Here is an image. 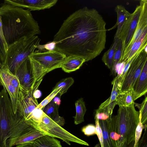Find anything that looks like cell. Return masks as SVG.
Returning <instances> with one entry per match:
<instances>
[{
	"mask_svg": "<svg viewBox=\"0 0 147 147\" xmlns=\"http://www.w3.org/2000/svg\"><path fill=\"white\" fill-rule=\"evenodd\" d=\"M40 41L35 35L23 38L10 45L6 52L3 65L7 66L15 75L22 62L35 51Z\"/></svg>",
	"mask_w": 147,
	"mask_h": 147,
	"instance_id": "4",
	"label": "cell"
},
{
	"mask_svg": "<svg viewBox=\"0 0 147 147\" xmlns=\"http://www.w3.org/2000/svg\"><path fill=\"white\" fill-rule=\"evenodd\" d=\"M67 56L56 50L35 51L29 56L36 81L42 80L47 73L61 67Z\"/></svg>",
	"mask_w": 147,
	"mask_h": 147,
	"instance_id": "5",
	"label": "cell"
},
{
	"mask_svg": "<svg viewBox=\"0 0 147 147\" xmlns=\"http://www.w3.org/2000/svg\"><path fill=\"white\" fill-rule=\"evenodd\" d=\"M132 90L134 101L146 94L147 61L145 62L141 72L134 83Z\"/></svg>",
	"mask_w": 147,
	"mask_h": 147,
	"instance_id": "15",
	"label": "cell"
},
{
	"mask_svg": "<svg viewBox=\"0 0 147 147\" xmlns=\"http://www.w3.org/2000/svg\"><path fill=\"white\" fill-rule=\"evenodd\" d=\"M146 61L147 52L144 49L134 59L123 79L118 84V93L132 88Z\"/></svg>",
	"mask_w": 147,
	"mask_h": 147,
	"instance_id": "8",
	"label": "cell"
},
{
	"mask_svg": "<svg viewBox=\"0 0 147 147\" xmlns=\"http://www.w3.org/2000/svg\"><path fill=\"white\" fill-rule=\"evenodd\" d=\"M42 80L36 82L30 91H24L19 88L17 111L26 122L39 104L37 99L34 97L33 93L35 89L38 88Z\"/></svg>",
	"mask_w": 147,
	"mask_h": 147,
	"instance_id": "9",
	"label": "cell"
},
{
	"mask_svg": "<svg viewBox=\"0 0 147 147\" xmlns=\"http://www.w3.org/2000/svg\"><path fill=\"white\" fill-rule=\"evenodd\" d=\"M85 62V59L82 57L67 56L60 68L65 72L69 73L78 69Z\"/></svg>",
	"mask_w": 147,
	"mask_h": 147,
	"instance_id": "16",
	"label": "cell"
},
{
	"mask_svg": "<svg viewBox=\"0 0 147 147\" xmlns=\"http://www.w3.org/2000/svg\"><path fill=\"white\" fill-rule=\"evenodd\" d=\"M0 79L2 85L8 93L15 113L17 112V105L20 83L16 76L9 71L8 66L0 67Z\"/></svg>",
	"mask_w": 147,
	"mask_h": 147,
	"instance_id": "10",
	"label": "cell"
},
{
	"mask_svg": "<svg viewBox=\"0 0 147 147\" xmlns=\"http://www.w3.org/2000/svg\"><path fill=\"white\" fill-rule=\"evenodd\" d=\"M119 40L118 38L114 39L111 47L104 53L102 57V62L111 70L113 65L115 52Z\"/></svg>",
	"mask_w": 147,
	"mask_h": 147,
	"instance_id": "22",
	"label": "cell"
},
{
	"mask_svg": "<svg viewBox=\"0 0 147 147\" xmlns=\"http://www.w3.org/2000/svg\"><path fill=\"white\" fill-rule=\"evenodd\" d=\"M145 125H143L141 121V115L140 113V119L135 132V142L134 147H136L138 143L141 138L143 129L144 128Z\"/></svg>",
	"mask_w": 147,
	"mask_h": 147,
	"instance_id": "32",
	"label": "cell"
},
{
	"mask_svg": "<svg viewBox=\"0 0 147 147\" xmlns=\"http://www.w3.org/2000/svg\"><path fill=\"white\" fill-rule=\"evenodd\" d=\"M116 105L115 101L104 108H98L96 111L94 119L103 120L111 119L113 109Z\"/></svg>",
	"mask_w": 147,
	"mask_h": 147,
	"instance_id": "25",
	"label": "cell"
},
{
	"mask_svg": "<svg viewBox=\"0 0 147 147\" xmlns=\"http://www.w3.org/2000/svg\"><path fill=\"white\" fill-rule=\"evenodd\" d=\"M0 36L3 42L5 45V48L7 50L8 49V46L7 45V44L5 41V38L4 37L3 29V26H2V21L1 18V17L0 16Z\"/></svg>",
	"mask_w": 147,
	"mask_h": 147,
	"instance_id": "38",
	"label": "cell"
},
{
	"mask_svg": "<svg viewBox=\"0 0 147 147\" xmlns=\"http://www.w3.org/2000/svg\"><path fill=\"white\" fill-rule=\"evenodd\" d=\"M119 39L116 48L113 65L111 69V73L114 75L116 73L117 65L120 63L123 53L122 41L121 39Z\"/></svg>",
	"mask_w": 147,
	"mask_h": 147,
	"instance_id": "27",
	"label": "cell"
},
{
	"mask_svg": "<svg viewBox=\"0 0 147 147\" xmlns=\"http://www.w3.org/2000/svg\"><path fill=\"white\" fill-rule=\"evenodd\" d=\"M142 5L140 3L134 12L131 13L123 25L118 38L121 39L123 45V53L129 43L136 29L141 13Z\"/></svg>",
	"mask_w": 147,
	"mask_h": 147,
	"instance_id": "12",
	"label": "cell"
},
{
	"mask_svg": "<svg viewBox=\"0 0 147 147\" xmlns=\"http://www.w3.org/2000/svg\"><path fill=\"white\" fill-rule=\"evenodd\" d=\"M76 113L74 118V123L76 124H80L84 121V116L86 109L83 98H81L75 103Z\"/></svg>",
	"mask_w": 147,
	"mask_h": 147,
	"instance_id": "23",
	"label": "cell"
},
{
	"mask_svg": "<svg viewBox=\"0 0 147 147\" xmlns=\"http://www.w3.org/2000/svg\"><path fill=\"white\" fill-rule=\"evenodd\" d=\"M140 3L142 8L137 26L133 37L123 55L130 49L134 43L138 39L145 28L147 27V0H141Z\"/></svg>",
	"mask_w": 147,
	"mask_h": 147,
	"instance_id": "14",
	"label": "cell"
},
{
	"mask_svg": "<svg viewBox=\"0 0 147 147\" xmlns=\"http://www.w3.org/2000/svg\"><path fill=\"white\" fill-rule=\"evenodd\" d=\"M55 45V43L53 41L45 45H39L37 47V48L38 49L39 51H42V52L54 50Z\"/></svg>",
	"mask_w": 147,
	"mask_h": 147,
	"instance_id": "35",
	"label": "cell"
},
{
	"mask_svg": "<svg viewBox=\"0 0 147 147\" xmlns=\"http://www.w3.org/2000/svg\"><path fill=\"white\" fill-rule=\"evenodd\" d=\"M106 23L98 11L84 7L64 20L55 35V50L66 56L83 57L86 61L99 55L105 48Z\"/></svg>",
	"mask_w": 147,
	"mask_h": 147,
	"instance_id": "1",
	"label": "cell"
},
{
	"mask_svg": "<svg viewBox=\"0 0 147 147\" xmlns=\"http://www.w3.org/2000/svg\"><path fill=\"white\" fill-rule=\"evenodd\" d=\"M116 102L119 107H128L134 103L132 89L118 93Z\"/></svg>",
	"mask_w": 147,
	"mask_h": 147,
	"instance_id": "20",
	"label": "cell"
},
{
	"mask_svg": "<svg viewBox=\"0 0 147 147\" xmlns=\"http://www.w3.org/2000/svg\"><path fill=\"white\" fill-rule=\"evenodd\" d=\"M7 50L0 36V67L3 65Z\"/></svg>",
	"mask_w": 147,
	"mask_h": 147,
	"instance_id": "34",
	"label": "cell"
},
{
	"mask_svg": "<svg viewBox=\"0 0 147 147\" xmlns=\"http://www.w3.org/2000/svg\"><path fill=\"white\" fill-rule=\"evenodd\" d=\"M33 95L34 97L37 99L41 97V92L40 90L37 88L35 89L34 91Z\"/></svg>",
	"mask_w": 147,
	"mask_h": 147,
	"instance_id": "41",
	"label": "cell"
},
{
	"mask_svg": "<svg viewBox=\"0 0 147 147\" xmlns=\"http://www.w3.org/2000/svg\"><path fill=\"white\" fill-rule=\"evenodd\" d=\"M16 147H34L31 142L17 145Z\"/></svg>",
	"mask_w": 147,
	"mask_h": 147,
	"instance_id": "42",
	"label": "cell"
},
{
	"mask_svg": "<svg viewBox=\"0 0 147 147\" xmlns=\"http://www.w3.org/2000/svg\"><path fill=\"white\" fill-rule=\"evenodd\" d=\"M135 140L133 141L129 144H127L126 142L124 141L120 145L119 147H134Z\"/></svg>",
	"mask_w": 147,
	"mask_h": 147,
	"instance_id": "40",
	"label": "cell"
},
{
	"mask_svg": "<svg viewBox=\"0 0 147 147\" xmlns=\"http://www.w3.org/2000/svg\"><path fill=\"white\" fill-rule=\"evenodd\" d=\"M115 117L119 136L118 147L124 141L129 144L135 140V130L140 119V112L136 110L134 103L128 107H119Z\"/></svg>",
	"mask_w": 147,
	"mask_h": 147,
	"instance_id": "6",
	"label": "cell"
},
{
	"mask_svg": "<svg viewBox=\"0 0 147 147\" xmlns=\"http://www.w3.org/2000/svg\"><path fill=\"white\" fill-rule=\"evenodd\" d=\"M34 128L17 111L15 113L7 91H0V147H12L21 135Z\"/></svg>",
	"mask_w": 147,
	"mask_h": 147,
	"instance_id": "3",
	"label": "cell"
},
{
	"mask_svg": "<svg viewBox=\"0 0 147 147\" xmlns=\"http://www.w3.org/2000/svg\"><path fill=\"white\" fill-rule=\"evenodd\" d=\"M115 10L117 16V22L114 26L108 30H112L117 26V29L115 35L114 39L118 38V35L123 25L131 14V13L127 11L123 6L121 5H117L115 8Z\"/></svg>",
	"mask_w": 147,
	"mask_h": 147,
	"instance_id": "17",
	"label": "cell"
},
{
	"mask_svg": "<svg viewBox=\"0 0 147 147\" xmlns=\"http://www.w3.org/2000/svg\"><path fill=\"white\" fill-rule=\"evenodd\" d=\"M74 79L72 77H68L63 79L58 82L54 88H59L60 90L59 94L61 96L65 93L69 88L73 84Z\"/></svg>",
	"mask_w": 147,
	"mask_h": 147,
	"instance_id": "29",
	"label": "cell"
},
{
	"mask_svg": "<svg viewBox=\"0 0 147 147\" xmlns=\"http://www.w3.org/2000/svg\"><path fill=\"white\" fill-rule=\"evenodd\" d=\"M118 78L117 76L112 82L111 83L113 85V87L110 97L106 101L102 103L99 106L98 108H104L110 104L116 101L117 96L118 92Z\"/></svg>",
	"mask_w": 147,
	"mask_h": 147,
	"instance_id": "28",
	"label": "cell"
},
{
	"mask_svg": "<svg viewBox=\"0 0 147 147\" xmlns=\"http://www.w3.org/2000/svg\"><path fill=\"white\" fill-rule=\"evenodd\" d=\"M94 147H100V144H97Z\"/></svg>",
	"mask_w": 147,
	"mask_h": 147,
	"instance_id": "43",
	"label": "cell"
},
{
	"mask_svg": "<svg viewBox=\"0 0 147 147\" xmlns=\"http://www.w3.org/2000/svg\"><path fill=\"white\" fill-rule=\"evenodd\" d=\"M110 119L99 120L102 132L104 147H116L109 135L108 121Z\"/></svg>",
	"mask_w": 147,
	"mask_h": 147,
	"instance_id": "24",
	"label": "cell"
},
{
	"mask_svg": "<svg viewBox=\"0 0 147 147\" xmlns=\"http://www.w3.org/2000/svg\"><path fill=\"white\" fill-rule=\"evenodd\" d=\"M45 135H46L44 132L34 128L20 136L14 144L13 146L31 142L37 138Z\"/></svg>",
	"mask_w": 147,
	"mask_h": 147,
	"instance_id": "21",
	"label": "cell"
},
{
	"mask_svg": "<svg viewBox=\"0 0 147 147\" xmlns=\"http://www.w3.org/2000/svg\"><path fill=\"white\" fill-rule=\"evenodd\" d=\"M96 134L99 140L101 147H104L103 136L102 130L99 125V120L95 119Z\"/></svg>",
	"mask_w": 147,
	"mask_h": 147,
	"instance_id": "37",
	"label": "cell"
},
{
	"mask_svg": "<svg viewBox=\"0 0 147 147\" xmlns=\"http://www.w3.org/2000/svg\"><path fill=\"white\" fill-rule=\"evenodd\" d=\"M82 131L87 136L96 134V126L92 124H89L84 127Z\"/></svg>",
	"mask_w": 147,
	"mask_h": 147,
	"instance_id": "33",
	"label": "cell"
},
{
	"mask_svg": "<svg viewBox=\"0 0 147 147\" xmlns=\"http://www.w3.org/2000/svg\"><path fill=\"white\" fill-rule=\"evenodd\" d=\"M61 96L58 94L53 99L54 103L58 106H59L61 103Z\"/></svg>",
	"mask_w": 147,
	"mask_h": 147,
	"instance_id": "39",
	"label": "cell"
},
{
	"mask_svg": "<svg viewBox=\"0 0 147 147\" xmlns=\"http://www.w3.org/2000/svg\"><path fill=\"white\" fill-rule=\"evenodd\" d=\"M144 125V131L142 136L138 143L137 147H147V123Z\"/></svg>",
	"mask_w": 147,
	"mask_h": 147,
	"instance_id": "36",
	"label": "cell"
},
{
	"mask_svg": "<svg viewBox=\"0 0 147 147\" xmlns=\"http://www.w3.org/2000/svg\"><path fill=\"white\" fill-rule=\"evenodd\" d=\"M59 106L54 103L53 100L47 105L43 109L44 113L61 126L64 125L65 121L59 114Z\"/></svg>",
	"mask_w": 147,
	"mask_h": 147,
	"instance_id": "18",
	"label": "cell"
},
{
	"mask_svg": "<svg viewBox=\"0 0 147 147\" xmlns=\"http://www.w3.org/2000/svg\"><path fill=\"white\" fill-rule=\"evenodd\" d=\"M109 130L111 138L116 147H118L119 136L118 133L115 115L108 121Z\"/></svg>",
	"mask_w": 147,
	"mask_h": 147,
	"instance_id": "26",
	"label": "cell"
},
{
	"mask_svg": "<svg viewBox=\"0 0 147 147\" xmlns=\"http://www.w3.org/2000/svg\"><path fill=\"white\" fill-rule=\"evenodd\" d=\"M32 127L46 135L59 138L70 145V142L89 146L86 142L70 133L55 122L44 113L41 121Z\"/></svg>",
	"mask_w": 147,
	"mask_h": 147,
	"instance_id": "7",
	"label": "cell"
},
{
	"mask_svg": "<svg viewBox=\"0 0 147 147\" xmlns=\"http://www.w3.org/2000/svg\"><path fill=\"white\" fill-rule=\"evenodd\" d=\"M134 105L137 107L141 115V121L143 125L147 123V97L146 96L142 102L140 104L134 102Z\"/></svg>",
	"mask_w": 147,
	"mask_h": 147,
	"instance_id": "30",
	"label": "cell"
},
{
	"mask_svg": "<svg viewBox=\"0 0 147 147\" xmlns=\"http://www.w3.org/2000/svg\"><path fill=\"white\" fill-rule=\"evenodd\" d=\"M0 16L8 47L21 38L40 33L38 23L29 9L14 6L4 2L0 6Z\"/></svg>",
	"mask_w": 147,
	"mask_h": 147,
	"instance_id": "2",
	"label": "cell"
},
{
	"mask_svg": "<svg viewBox=\"0 0 147 147\" xmlns=\"http://www.w3.org/2000/svg\"><path fill=\"white\" fill-rule=\"evenodd\" d=\"M31 142L34 147H62L59 141L47 135L40 137Z\"/></svg>",
	"mask_w": 147,
	"mask_h": 147,
	"instance_id": "19",
	"label": "cell"
},
{
	"mask_svg": "<svg viewBox=\"0 0 147 147\" xmlns=\"http://www.w3.org/2000/svg\"><path fill=\"white\" fill-rule=\"evenodd\" d=\"M15 75L19 81V88L24 91L32 90L36 83L29 57L20 65Z\"/></svg>",
	"mask_w": 147,
	"mask_h": 147,
	"instance_id": "11",
	"label": "cell"
},
{
	"mask_svg": "<svg viewBox=\"0 0 147 147\" xmlns=\"http://www.w3.org/2000/svg\"><path fill=\"white\" fill-rule=\"evenodd\" d=\"M57 0H5L4 2L13 6L26 8L30 11L49 9L54 5Z\"/></svg>",
	"mask_w": 147,
	"mask_h": 147,
	"instance_id": "13",
	"label": "cell"
},
{
	"mask_svg": "<svg viewBox=\"0 0 147 147\" xmlns=\"http://www.w3.org/2000/svg\"><path fill=\"white\" fill-rule=\"evenodd\" d=\"M60 90L59 88H54L51 92L38 104L37 108L43 110L44 107L56 96Z\"/></svg>",
	"mask_w": 147,
	"mask_h": 147,
	"instance_id": "31",
	"label": "cell"
},
{
	"mask_svg": "<svg viewBox=\"0 0 147 147\" xmlns=\"http://www.w3.org/2000/svg\"><path fill=\"white\" fill-rule=\"evenodd\" d=\"M0 85H2L1 83V81L0 79Z\"/></svg>",
	"mask_w": 147,
	"mask_h": 147,
	"instance_id": "44",
	"label": "cell"
}]
</instances>
